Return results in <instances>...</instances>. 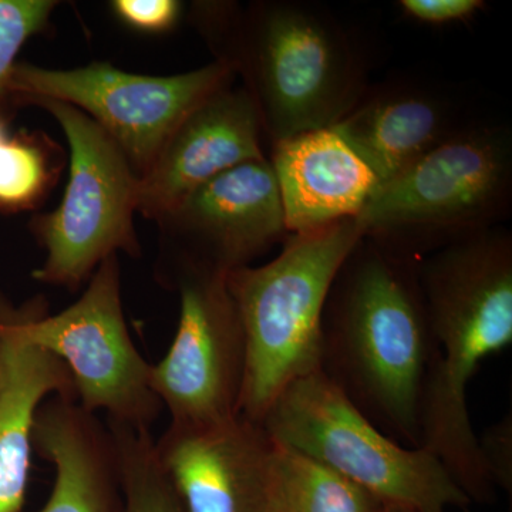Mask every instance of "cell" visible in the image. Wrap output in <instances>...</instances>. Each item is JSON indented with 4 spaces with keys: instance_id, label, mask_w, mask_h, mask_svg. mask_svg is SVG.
<instances>
[{
    "instance_id": "cell-1",
    "label": "cell",
    "mask_w": 512,
    "mask_h": 512,
    "mask_svg": "<svg viewBox=\"0 0 512 512\" xmlns=\"http://www.w3.org/2000/svg\"><path fill=\"white\" fill-rule=\"evenodd\" d=\"M436 359L419 261L363 237L326 298L320 372L382 433L420 448L424 392Z\"/></svg>"
},
{
    "instance_id": "cell-2",
    "label": "cell",
    "mask_w": 512,
    "mask_h": 512,
    "mask_svg": "<svg viewBox=\"0 0 512 512\" xmlns=\"http://www.w3.org/2000/svg\"><path fill=\"white\" fill-rule=\"evenodd\" d=\"M419 282L437 345L420 448L439 458L471 503H493L467 386L487 357L512 343L511 232L491 227L448 242L420 259Z\"/></svg>"
},
{
    "instance_id": "cell-3",
    "label": "cell",
    "mask_w": 512,
    "mask_h": 512,
    "mask_svg": "<svg viewBox=\"0 0 512 512\" xmlns=\"http://www.w3.org/2000/svg\"><path fill=\"white\" fill-rule=\"evenodd\" d=\"M191 20L241 77L271 146L335 126L366 92L365 62L348 30L312 3L197 2Z\"/></svg>"
},
{
    "instance_id": "cell-4",
    "label": "cell",
    "mask_w": 512,
    "mask_h": 512,
    "mask_svg": "<svg viewBox=\"0 0 512 512\" xmlns=\"http://www.w3.org/2000/svg\"><path fill=\"white\" fill-rule=\"evenodd\" d=\"M365 237L356 220L288 235L268 264L229 272L247 370L239 414L261 423L275 400L296 380L318 372L320 325L333 279Z\"/></svg>"
},
{
    "instance_id": "cell-5",
    "label": "cell",
    "mask_w": 512,
    "mask_h": 512,
    "mask_svg": "<svg viewBox=\"0 0 512 512\" xmlns=\"http://www.w3.org/2000/svg\"><path fill=\"white\" fill-rule=\"evenodd\" d=\"M511 205V131L474 121L379 185L355 220L365 238L420 261L468 232L497 227Z\"/></svg>"
},
{
    "instance_id": "cell-6",
    "label": "cell",
    "mask_w": 512,
    "mask_h": 512,
    "mask_svg": "<svg viewBox=\"0 0 512 512\" xmlns=\"http://www.w3.org/2000/svg\"><path fill=\"white\" fill-rule=\"evenodd\" d=\"M259 424L271 439L322 461L384 504L417 512L473 504L439 458L390 439L320 370L286 387Z\"/></svg>"
},
{
    "instance_id": "cell-7",
    "label": "cell",
    "mask_w": 512,
    "mask_h": 512,
    "mask_svg": "<svg viewBox=\"0 0 512 512\" xmlns=\"http://www.w3.org/2000/svg\"><path fill=\"white\" fill-rule=\"evenodd\" d=\"M29 104L52 114L69 146V180L59 207L37 214L30 231L45 251L40 284L76 291L110 256L140 258L134 228L140 177L120 147L90 117L55 100Z\"/></svg>"
},
{
    "instance_id": "cell-8",
    "label": "cell",
    "mask_w": 512,
    "mask_h": 512,
    "mask_svg": "<svg viewBox=\"0 0 512 512\" xmlns=\"http://www.w3.org/2000/svg\"><path fill=\"white\" fill-rule=\"evenodd\" d=\"M26 338L62 360L86 412L106 414L109 423L150 430L160 416L151 389V363L128 332L121 299L119 255L96 269L82 296L50 315L42 298L25 303Z\"/></svg>"
},
{
    "instance_id": "cell-9",
    "label": "cell",
    "mask_w": 512,
    "mask_h": 512,
    "mask_svg": "<svg viewBox=\"0 0 512 512\" xmlns=\"http://www.w3.org/2000/svg\"><path fill=\"white\" fill-rule=\"evenodd\" d=\"M235 80L234 72L215 60L171 76L124 72L109 62L70 70L18 62L9 94L20 104L55 100L83 111L120 147L141 178L184 117Z\"/></svg>"
},
{
    "instance_id": "cell-10",
    "label": "cell",
    "mask_w": 512,
    "mask_h": 512,
    "mask_svg": "<svg viewBox=\"0 0 512 512\" xmlns=\"http://www.w3.org/2000/svg\"><path fill=\"white\" fill-rule=\"evenodd\" d=\"M164 281L180 295V320L167 355L151 366V389L174 426L234 420L244 390L247 342L227 275L181 269Z\"/></svg>"
},
{
    "instance_id": "cell-11",
    "label": "cell",
    "mask_w": 512,
    "mask_h": 512,
    "mask_svg": "<svg viewBox=\"0 0 512 512\" xmlns=\"http://www.w3.org/2000/svg\"><path fill=\"white\" fill-rule=\"evenodd\" d=\"M161 278L181 269L228 275L288 238L269 158L249 161L195 188L156 221Z\"/></svg>"
},
{
    "instance_id": "cell-12",
    "label": "cell",
    "mask_w": 512,
    "mask_h": 512,
    "mask_svg": "<svg viewBox=\"0 0 512 512\" xmlns=\"http://www.w3.org/2000/svg\"><path fill=\"white\" fill-rule=\"evenodd\" d=\"M156 448L185 512L264 511L274 441L261 424L241 414L217 426L168 424Z\"/></svg>"
},
{
    "instance_id": "cell-13",
    "label": "cell",
    "mask_w": 512,
    "mask_h": 512,
    "mask_svg": "<svg viewBox=\"0 0 512 512\" xmlns=\"http://www.w3.org/2000/svg\"><path fill=\"white\" fill-rule=\"evenodd\" d=\"M264 131L247 90L231 83L178 124L138 187V214L156 222L185 195L225 171L264 160Z\"/></svg>"
},
{
    "instance_id": "cell-14",
    "label": "cell",
    "mask_w": 512,
    "mask_h": 512,
    "mask_svg": "<svg viewBox=\"0 0 512 512\" xmlns=\"http://www.w3.org/2000/svg\"><path fill=\"white\" fill-rule=\"evenodd\" d=\"M471 123L448 90L402 77L367 87L355 107L332 128L382 185Z\"/></svg>"
},
{
    "instance_id": "cell-15",
    "label": "cell",
    "mask_w": 512,
    "mask_h": 512,
    "mask_svg": "<svg viewBox=\"0 0 512 512\" xmlns=\"http://www.w3.org/2000/svg\"><path fill=\"white\" fill-rule=\"evenodd\" d=\"M268 158L289 235L355 220L380 185L372 168L332 127L279 141Z\"/></svg>"
},
{
    "instance_id": "cell-16",
    "label": "cell",
    "mask_w": 512,
    "mask_h": 512,
    "mask_svg": "<svg viewBox=\"0 0 512 512\" xmlns=\"http://www.w3.org/2000/svg\"><path fill=\"white\" fill-rule=\"evenodd\" d=\"M25 305L0 301V512H22L28 493L33 424L50 397L77 400L69 369L26 338Z\"/></svg>"
},
{
    "instance_id": "cell-17",
    "label": "cell",
    "mask_w": 512,
    "mask_h": 512,
    "mask_svg": "<svg viewBox=\"0 0 512 512\" xmlns=\"http://www.w3.org/2000/svg\"><path fill=\"white\" fill-rule=\"evenodd\" d=\"M33 451L55 467V483L35 512H123L113 434L77 400L50 397L37 410Z\"/></svg>"
},
{
    "instance_id": "cell-18",
    "label": "cell",
    "mask_w": 512,
    "mask_h": 512,
    "mask_svg": "<svg viewBox=\"0 0 512 512\" xmlns=\"http://www.w3.org/2000/svg\"><path fill=\"white\" fill-rule=\"evenodd\" d=\"M271 437V436H269ZM274 441L272 467L278 493L291 512H380L383 501L355 481Z\"/></svg>"
},
{
    "instance_id": "cell-19",
    "label": "cell",
    "mask_w": 512,
    "mask_h": 512,
    "mask_svg": "<svg viewBox=\"0 0 512 512\" xmlns=\"http://www.w3.org/2000/svg\"><path fill=\"white\" fill-rule=\"evenodd\" d=\"M119 458L123 512H185L150 430L109 423Z\"/></svg>"
},
{
    "instance_id": "cell-20",
    "label": "cell",
    "mask_w": 512,
    "mask_h": 512,
    "mask_svg": "<svg viewBox=\"0 0 512 512\" xmlns=\"http://www.w3.org/2000/svg\"><path fill=\"white\" fill-rule=\"evenodd\" d=\"M57 148L40 133H20L0 143V211L39 207L55 185Z\"/></svg>"
},
{
    "instance_id": "cell-21",
    "label": "cell",
    "mask_w": 512,
    "mask_h": 512,
    "mask_svg": "<svg viewBox=\"0 0 512 512\" xmlns=\"http://www.w3.org/2000/svg\"><path fill=\"white\" fill-rule=\"evenodd\" d=\"M55 0H0V103L10 97L9 83L20 49L49 25Z\"/></svg>"
},
{
    "instance_id": "cell-22",
    "label": "cell",
    "mask_w": 512,
    "mask_h": 512,
    "mask_svg": "<svg viewBox=\"0 0 512 512\" xmlns=\"http://www.w3.org/2000/svg\"><path fill=\"white\" fill-rule=\"evenodd\" d=\"M111 9L128 28L144 33H163L177 25L183 3L177 0H114Z\"/></svg>"
},
{
    "instance_id": "cell-23",
    "label": "cell",
    "mask_w": 512,
    "mask_h": 512,
    "mask_svg": "<svg viewBox=\"0 0 512 512\" xmlns=\"http://www.w3.org/2000/svg\"><path fill=\"white\" fill-rule=\"evenodd\" d=\"M485 471L495 490L500 488L512 495V416L508 413L503 420L485 430L478 437Z\"/></svg>"
},
{
    "instance_id": "cell-24",
    "label": "cell",
    "mask_w": 512,
    "mask_h": 512,
    "mask_svg": "<svg viewBox=\"0 0 512 512\" xmlns=\"http://www.w3.org/2000/svg\"><path fill=\"white\" fill-rule=\"evenodd\" d=\"M407 18L426 25H451L473 19L485 9L483 0H402Z\"/></svg>"
},
{
    "instance_id": "cell-25",
    "label": "cell",
    "mask_w": 512,
    "mask_h": 512,
    "mask_svg": "<svg viewBox=\"0 0 512 512\" xmlns=\"http://www.w3.org/2000/svg\"><path fill=\"white\" fill-rule=\"evenodd\" d=\"M262 512H291L286 507L284 501H282L281 495L278 493L274 478V488H272L271 497H269L268 503H266L264 511Z\"/></svg>"
},
{
    "instance_id": "cell-26",
    "label": "cell",
    "mask_w": 512,
    "mask_h": 512,
    "mask_svg": "<svg viewBox=\"0 0 512 512\" xmlns=\"http://www.w3.org/2000/svg\"><path fill=\"white\" fill-rule=\"evenodd\" d=\"M380 512H417L413 510V508L406 507V505L399 504H383L382 510Z\"/></svg>"
},
{
    "instance_id": "cell-27",
    "label": "cell",
    "mask_w": 512,
    "mask_h": 512,
    "mask_svg": "<svg viewBox=\"0 0 512 512\" xmlns=\"http://www.w3.org/2000/svg\"><path fill=\"white\" fill-rule=\"evenodd\" d=\"M6 137H8V133H6L5 120L0 117V143H2Z\"/></svg>"
}]
</instances>
